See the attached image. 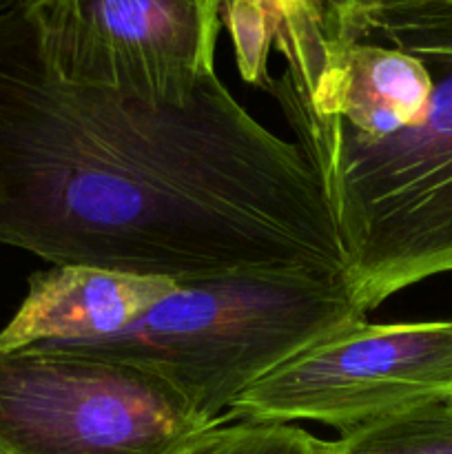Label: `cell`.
Returning <instances> with one entry per match:
<instances>
[{"label":"cell","instance_id":"cell-1","mask_svg":"<svg viewBox=\"0 0 452 454\" xmlns=\"http://www.w3.org/2000/svg\"><path fill=\"white\" fill-rule=\"evenodd\" d=\"M0 244L175 282L344 275L313 164L217 71L186 102L65 82L40 53L29 3L0 22Z\"/></svg>","mask_w":452,"mask_h":454},{"label":"cell","instance_id":"cell-2","mask_svg":"<svg viewBox=\"0 0 452 454\" xmlns=\"http://www.w3.org/2000/svg\"><path fill=\"white\" fill-rule=\"evenodd\" d=\"M355 40L419 58L430 96L412 127L308 155L344 253L353 300L370 313L394 293L452 273V0H363Z\"/></svg>","mask_w":452,"mask_h":454},{"label":"cell","instance_id":"cell-3","mask_svg":"<svg viewBox=\"0 0 452 454\" xmlns=\"http://www.w3.org/2000/svg\"><path fill=\"white\" fill-rule=\"evenodd\" d=\"M363 317L346 275L238 270L177 282L118 335L58 346L158 372L222 424L230 402L275 366Z\"/></svg>","mask_w":452,"mask_h":454},{"label":"cell","instance_id":"cell-4","mask_svg":"<svg viewBox=\"0 0 452 454\" xmlns=\"http://www.w3.org/2000/svg\"><path fill=\"white\" fill-rule=\"evenodd\" d=\"M211 426L136 364L58 344L0 350V454H175Z\"/></svg>","mask_w":452,"mask_h":454},{"label":"cell","instance_id":"cell-5","mask_svg":"<svg viewBox=\"0 0 452 454\" xmlns=\"http://www.w3.org/2000/svg\"><path fill=\"white\" fill-rule=\"evenodd\" d=\"M452 399V322L355 319L230 402L226 421H317L339 437Z\"/></svg>","mask_w":452,"mask_h":454},{"label":"cell","instance_id":"cell-6","mask_svg":"<svg viewBox=\"0 0 452 454\" xmlns=\"http://www.w3.org/2000/svg\"><path fill=\"white\" fill-rule=\"evenodd\" d=\"M38 47L65 82L186 102L215 74L222 0H29Z\"/></svg>","mask_w":452,"mask_h":454},{"label":"cell","instance_id":"cell-7","mask_svg":"<svg viewBox=\"0 0 452 454\" xmlns=\"http://www.w3.org/2000/svg\"><path fill=\"white\" fill-rule=\"evenodd\" d=\"M175 286L168 278L51 266L29 278L20 309L0 331V350L106 340L144 317Z\"/></svg>","mask_w":452,"mask_h":454},{"label":"cell","instance_id":"cell-8","mask_svg":"<svg viewBox=\"0 0 452 454\" xmlns=\"http://www.w3.org/2000/svg\"><path fill=\"white\" fill-rule=\"evenodd\" d=\"M332 454H452V399L344 434Z\"/></svg>","mask_w":452,"mask_h":454},{"label":"cell","instance_id":"cell-9","mask_svg":"<svg viewBox=\"0 0 452 454\" xmlns=\"http://www.w3.org/2000/svg\"><path fill=\"white\" fill-rule=\"evenodd\" d=\"M335 442H323L292 424L239 421L211 426L175 454H332Z\"/></svg>","mask_w":452,"mask_h":454},{"label":"cell","instance_id":"cell-10","mask_svg":"<svg viewBox=\"0 0 452 454\" xmlns=\"http://www.w3.org/2000/svg\"><path fill=\"white\" fill-rule=\"evenodd\" d=\"M222 20L233 40L235 60L248 84L270 91L269 51L273 44L269 13L264 4L251 0H222Z\"/></svg>","mask_w":452,"mask_h":454},{"label":"cell","instance_id":"cell-11","mask_svg":"<svg viewBox=\"0 0 452 454\" xmlns=\"http://www.w3.org/2000/svg\"><path fill=\"white\" fill-rule=\"evenodd\" d=\"M27 3H29V0H0V22H3L7 16H12L16 9L25 7Z\"/></svg>","mask_w":452,"mask_h":454},{"label":"cell","instance_id":"cell-12","mask_svg":"<svg viewBox=\"0 0 452 454\" xmlns=\"http://www.w3.org/2000/svg\"><path fill=\"white\" fill-rule=\"evenodd\" d=\"M251 3H261V0H251Z\"/></svg>","mask_w":452,"mask_h":454}]
</instances>
